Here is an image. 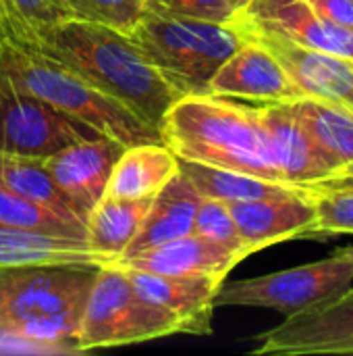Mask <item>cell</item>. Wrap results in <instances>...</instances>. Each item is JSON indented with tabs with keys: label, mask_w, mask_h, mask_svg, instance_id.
I'll return each mask as SVG.
<instances>
[{
	"label": "cell",
	"mask_w": 353,
	"mask_h": 356,
	"mask_svg": "<svg viewBox=\"0 0 353 356\" xmlns=\"http://www.w3.org/2000/svg\"><path fill=\"white\" fill-rule=\"evenodd\" d=\"M248 259L246 252L223 246L198 234H187L183 238L160 244L152 250H146L133 259L114 261L112 267L135 269L160 275H221L227 273Z\"/></svg>",
	"instance_id": "cell-17"
},
{
	"label": "cell",
	"mask_w": 353,
	"mask_h": 356,
	"mask_svg": "<svg viewBox=\"0 0 353 356\" xmlns=\"http://www.w3.org/2000/svg\"><path fill=\"white\" fill-rule=\"evenodd\" d=\"M193 234L208 238L212 242H218L223 246L241 250L250 257V252L243 246V240L237 232V225L233 221V215L229 211V204L214 198H202L196 211L193 219Z\"/></svg>",
	"instance_id": "cell-27"
},
{
	"label": "cell",
	"mask_w": 353,
	"mask_h": 356,
	"mask_svg": "<svg viewBox=\"0 0 353 356\" xmlns=\"http://www.w3.org/2000/svg\"><path fill=\"white\" fill-rule=\"evenodd\" d=\"M254 108L266 131L277 169L287 184L304 190L306 186L337 173L335 165L316 146L308 129L293 115L289 102H254Z\"/></svg>",
	"instance_id": "cell-14"
},
{
	"label": "cell",
	"mask_w": 353,
	"mask_h": 356,
	"mask_svg": "<svg viewBox=\"0 0 353 356\" xmlns=\"http://www.w3.org/2000/svg\"><path fill=\"white\" fill-rule=\"evenodd\" d=\"M123 148V144L100 136L94 140L75 142L42 159L52 179L71 198L85 223L92 209L104 196L112 167Z\"/></svg>",
	"instance_id": "cell-15"
},
{
	"label": "cell",
	"mask_w": 353,
	"mask_h": 356,
	"mask_svg": "<svg viewBox=\"0 0 353 356\" xmlns=\"http://www.w3.org/2000/svg\"><path fill=\"white\" fill-rule=\"evenodd\" d=\"M112 259L89 246L85 238H67L0 225V269L10 267H104Z\"/></svg>",
	"instance_id": "cell-18"
},
{
	"label": "cell",
	"mask_w": 353,
	"mask_h": 356,
	"mask_svg": "<svg viewBox=\"0 0 353 356\" xmlns=\"http://www.w3.org/2000/svg\"><path fill=\"white\" fill-rule=\"evenodd\" d=\"M173 334H181L179 321L141 298L123 269H96L79 321L77 353L141 344Z\"/></svg>",
	"instance_id": "cell-6"
},
{
	"label": "cell",
	"mask_w": 353,
	"mask_h": 356,
	"mask_svg": "<svg viewBox=\"0 0 353 356\" xmlns=\"http://www.w3.org/2000/svg\"><path fill=\"white\" fill-rule=\"evenodd\" d=\"M337 252H341V254H345V257H352L353 259V246H347V248H339Z\"/></svg>",
	"instance_id": "cell-34"
},
{
	"label": "cell",
	"mask_w": 353,
	"mask_h": 356,
	"mask_svg": "<svg viewBox=\"0 0 353 356\" xmlns=\"http://www.w3.org/2000/svg\"><path fill=\"white\" fill-rule=\"evenodd\" d=\"M254 340L256 356H353V286Z\"/></svg>",
	"instance_id": "cell-9"
},
{
	"label": "cell",
	"mask_w": 353,
	"mask_h": 356,
	"mask_svg": "<svg viewBox=\"0 0 353 356\" xmlns=\"http://www.w3.org/2000/svg\"><path fill=\"white\" fill-rule=\"evenodd\" d=\"M208 94L252 100L256 104L293 102L304 94L281 67V63L254 38L246 42L214 71Z\"/></svg>",
	"instance_id": "cell-11"
},
{
	"label": "cell",
	"mask_w": 353,
	"mask_h": 356,
	"mask_svg": "<svg viewBox=\"0 0 353 356\" xmlns=\"http://www.w3.org/2000/svg\"><path fill=\"white\" fill-rule=\"evenodd\" d=\"M202 196L179 171L154 198L137 234L127 244L117 261L133 259L171 240L183 238L193 232V219Z\"/></svg>",
	"instance_id": "cell-19"
},
{
	"label": "cell",
	"mask_w": 353,
	"mask_h": 356,
	"mask_svg": "<svg viewBox=\"0 0 353 356\" xmlns=\"http://www.w3.org/2000/svg\"><path fill=\"white\" fill-rule=\"evenodd\" d=\"M19 25L37 40V31L77 19L67 0H4Z\"/></svg>",
	"instance_id": "cell-29"
},
{
	"label": "cell",
	"mask_w": 353,
	"mask_h": 356,
	"mask_svg": "<svg viewBox=\"0 0 353 356\" xmlns=\"http://www.w3.org/2000/svg\"><path fill=\"white\" fill-rule=\"evenodd\" d=\"M327 21L353 29V0H306Z\"/></svg>",
	"instance_id": "cell-32"
},
{
	"label": "cell",
	"mask_w": 353,
	"mask_h": 356,
	"mask_svg": "<svg viewBox=\"0 0 353 356\" xmlns=\"http://www.w3.org/2000/svg\"><path fill=\"white\" fill-rule=\"evenodd\" d=\"M121 269V267H119ZM135 292L154 307L171 313L181 334L208 336L212 334V315L216 294L225 282L221 275H160L135 269H123Z\"/></svg>",
	"instance_id": "cell-13"
},
{
	"label": "cell",
	"mask_w": 353,
	"mask_h": 356,
	"mask_svg": "<svg viewBox=\"0 0 353 356\" xmlns=\"http://www.w3.org/2000/svg\"><path fill=\"white\" fill-rule=\"evenodd\" d=\"M37 50L67 65L156 127L169 106L183 96L127 33L102 23L69 19L44 27L37 31Z\"/></svg>",
	"instance_id": "cell-1"
},
{
	"label": "cell",
	"mask_w": 353,
	"mask_h": 356,
	"mask_svg": "<svg viewBox=\"0 0 353 356\" xmlns=\"http://www.w3.org/2000/svg\"><path fill=\"white\" fill-rule=\"evenodd\" d=\"M125 33L183 94L206 92L214 71L246 42L233 21L216 23L148 6Z\"/></svg>",
	"instance_id": "cell-5"
},
{
	"label": "cell",
	"mask_w": 353,
	"mask_h": 356,
	"mask_svg": "<svg viewBox=\"0 0 353 356\" xmlns=\"http://www.w3.org/2000/svg\"><path fill=\"white\" fill-rule=\"evenodd\" d=\"M179 173V159L162 142H144L123 148L106 192L114 198H154Z\"/></svg>",
	"instance_id": "cell-20"
},
{
	"label": "cell",
	"mask_w": 353,
	"mask_h": 356,
	"mask_svg": "<svg viewBox=\"0 0 353 356\" xmlns=\"http://www.w3.org/2000/svg\"><path fill=\"white\" fill-rule=\"evenodd\" d=\"M233 21L270 29L298 44L353 60V29L327 21L306 0H248Z\"/></svg>",
	"instance_id": "cell-12"
},
{
	"label": "cell",
	"mask_w": 353,
	"mask_h": 356,
	"mask_svg": "<svg viewBox=\"0 0 353 356\" xmlns=\"http://www.w3.org/2000/svg\"><path fill=\"white\" fill-rule=\"evenodd\" d=\"M231 2H233V6H235V8H241L248 0H231Z\"/></svg>",
	"instance_id": "cell-35"
},
{
	"label": "cell",
	"mask_w": 353,
	"mask_h": 356,
	"mask_svg": "<svg viewBox=\"0 0 353 356\" xmlns=\"http://www.w3.org/2000/svg\"><path fill=\"white\" fill-rule=\"evenodd\" d=\"M0 225L67 236V238H85V223L67 219L37 202L21 198L0 186Z\"/></svg>",
	"instance_id": "cell-25"
},
{
	"label": "cell",
	"mask_w": 353,
	"mask_h": 356,
	"mask_svg": "<svg viewBox=\"0 0 353 356\" xmlns=\"http://www.w3.org/2000/svg\"><path fill=\"white\" fill-rule=\"evenodd\" d=\"M353 286V259L341 252L331 257L221 286L216 307H254L277 311L285 317L310 311Z\"/></svg>",
	"instance_id": "cell-7"
},
{
	"label": "cell",
	"mask_w": 353,
	"mask_h": 356,
	"mask_svg": "<svg viewBox=\"0 0 353 356\" xmlns=\"http://www.w3.org/2000/svg\"><path fill=\"white\" fill-rule=\"evenodd\" d=\"M312 186L353 188V165L352 167H347V169H343V171H339V173H335V175H331V177H327V179H322V181H316V184H312ZM306 188H308V186H306Z\"/></svg>",
	"instance_id": "cell-33"
},
{
	"label": "cell",
	"mask_w": 353,
	"mask_h": 356,
	"mask_svg": "<svg viewBox=\"0 0 353 356\" xmlns=\"http://www.w3.org/2000/svg\"><path fill=\"white\" fill-rule=\"evenodd\" d=\"M12 48L40 52L37 50V40L19 25V21L8 10L6 2L0 0V56L6 54Z\"/></svg>",
	"instance_id": "cell-31"
},
{
	"label": "cell",
	"mask_w": 353,
	"mask_h": 356,
	"mask_svg": "<svg viewBox=\"0 0 353 356\" xmlns=\"http://www.w3.org/2000/svg\"><path fill=\"white\" fill-rule=\"evenodd\" d=\"M77 19L102 23L119 31H129L144 15L146 0H67Z\"/></svg>",
	"instance_id": "cell-28"
},
{
	"label": "cell",
	"mask_w": 353,
	"mask_h": 356,
	"mask_svg": "<svg viewBox=\"0 0 353 356\" xmlns=\"http://www.w3.org/2000/svg\"><path fill=\"white\" fill-rule=\"evenodd\" d=\"M148 8L181 15V17H193V19H206L216 23H229L233 21L237 8L231 0H146Z\"/></svg>",
	"instance_id": "cell-30"
},
{
	"label": "cell",
	"mask_w": 353,
	"mask_h": 356,
	"mask_svg": "<svg viewBox=\"0 0 353 356\" xmlns=\"http://www.w3.org/2000/svg\"><path fill=\"white\" fill-rule=\"evenodd\" d=\"M293 115L308 129L316 146L329 156L337 173L353 165V108L320 100L312 96H302L289 102Z\"/></svg>",
	"instance_id": "cell-21"
},
{
	"label": "cell",
	"mask_w": 353,
	"mask_h": 356,
	"mask_svg": "<svg viewBox=\"0 0 353 356\" xmlns=\"http://www.w3.org/2000/svg\"><path fill=\"white\" fill-rule=\"evenodd\" d=\"M235 23V21H233ZM243 35L258 40L287 71L304 96L353 108V60L298 44L277 31L235 23Z\"/></svg>",
	"instance_id": "cell-10"
},
{
	"label": "cell",
	"mask_w": 353,
	"mask_h": 356,
	"mask_svg": "<svg viewBox=\"0 0 353 356\" xmlns=\"http://www.w3.org/2000/svg\"><path fill=\"white\" fill-rule=\"evenodd\" d=\"M158 131L177 159L287 184L254 104L208 92L183 94L169 106Z\"/></svg>",
	"instance_id": "cell-2"
},
{
	"label": "cell",
	"mask_w": 353,
	"mask_h": 356,
	"mask_svg": "<svg viewBox=\"0 0 353 356\" xmlns=\"http://www.w3.org/2000/svg\"><path fill=\"white\" fill-rule=\"evenodd\" d=\"M250 254L293 238H304L316 223V207L304 190L229 204Z\"/></svg>",
	"instance_id": "cell-16"
},
{
	"label": "cell",
	"mask_w": 353,
	"mask_h": 356,
	"mask_svg": "<svg viewBox=\"0 0 353 356\" xmlns=\"http://www.w3.org/2000/svg\"><path fill=\"white\" fill-rule=\"evenodd\" d=\"M152 198H114L104 194L85 223V240L112 263L125 252L150 211Z\"/></svg>",
	"instance_id": "cell-23"
},
{
	"label": "cell",
	"mask_w": 353,
	"mask_h": 356,
	"mask_svg": "<svg viewBox=\"0 0 353 356\" xmlns=\"http://www.w3.org/2000/svg\"><path fill=\"white\" fill-rule=\"evenodd\" d=\"M102 134L60 108L15 90L0 77V152L46 159Z\"/></svg>",
	"instance_id": "cell-8"
},
{
	"label": "cell",
	"mask_w": 353,
	"mask_h": 356,
	"mask_svg": "<svg viewBox=\"0 0 353 356\" xmlns=\"http://www.w3.org/2000/svg\"><path fill=\"white\" fill-rule=\"evenodd\" d=\"M316 207V223L304 236L306 240H327L337 234H353V188L308 186Z\"/></svg>",
	"instance_id": "cell-26"
},
{
	"label": "cell",
	"mask_w": 353,
	"mask_h": 356,
	"mask_svg": "<svg viewBox=\"0 0 353 356\" xmlns=\"http://www.w3.org/2000/svg\"><path fill=\"white\" fill-rule=\"evenodd\" d=\"M98 267L0 269V334L46 348L77 353L79 321Z\"/></svg>",
	"instance_id": "cell-3"
},
{
	"label": "cell",
	"mask_w": 353,
	"mask_h": 356,
	"mask_svg": "<svg viewBox=\"0 0 353 356\" xmlns=\"http://www.w3.org/2000/svg\"><path fill=\"white\" fill-rule=\"evenodd\" d=\"M0 77L15 90L60 108L125 148L144 142H162L156 125L42 52L8 50L0 56Z\"/></svg>",
	"instance_id": "cell-4"
},
{
	"label": "cell",
	"mask_w": 353,
	"mask_h": 356,
	"mask_svg": "<svg viewBox=\"0 0 353 356\" xmlns=\"http://www.w3.org/2000/svg\"><path fill=\"white\" fill-rule=\"evenodd\" d=\"M179 171L187 177V181L196 188V192L202 198H214L227 204L281 196V194L302 190L283 181H273V179H264L258 175L243 173V171L202 165V163L183 161V159H179Z\"/></svg>",
	"instance_id": "cell-22"
},
{
	"label": "cell",
	"mask_w": 353,
	"mask_h": 356,
	"mask_svg": "<svg viewBox=\"0 0 353 356\" xmlns=\"http://www.w3.org/2000/svg\"><path fill=\"white\" fill-rule=\"evenodd\" d=\"M0 186L12 194L27 198L31 202H37L67 219L83 221L77 207L52 179V175L44 167L42 159L15 156V154L0 152Z\"/></svg>",
	"instance_id": "cell-24"
}]
</instances>
